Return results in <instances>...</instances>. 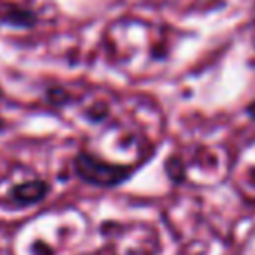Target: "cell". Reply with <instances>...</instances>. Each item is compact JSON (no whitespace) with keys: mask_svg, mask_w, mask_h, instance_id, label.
<instances>
[{"mask_svg":"<svg viewBox=\"0 0 255 255\" xmlns=\"http://www.w3.org/2000/svg\"><path fill=\"white\" fill-rule=\"evenodd\" d=\"M46 191H48V185L40 179H34V181L16 185L12 189V201L18 205H30V203L40 201L46 195Z\"/></svg>","mask_w":255,"mask_h":255,"instance_id":"7a4b0ae2","label":"cell"},{"mask_svg":"<svg viewBox=\"0 0 255 255\" xmlns=\"http://www.w3.org/2000/svg\"><path fill=\"white\" fill-rule=\"evenodd\" d=\"M0 126H2V124H0Z\"/></svg>","mask_w":255,"mask_h":255,"instance_id":"3957f363","label":"cell"},{"mask_svg":"<svg viewBox=\"0 0 255 255\" xmlns=\"http://www.w3.org/2000/svg\"><path fill=\"white\" fill-rule=\"evenodd\" d=\"M76 171L82 179H86L94 185H116L122 179H126V175H128L126 167L102 161L90 153H80L76 157Z\"/></svg>","mask_w":255,"mask_h":255,"instance_id":"6da1fadb","label":"cell"}]
</instances>
